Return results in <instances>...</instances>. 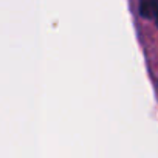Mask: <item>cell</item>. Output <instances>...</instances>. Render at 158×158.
I'll return each instance as SVG.
<instances>
[{"mask_svg":"<svg viewBox=\"0 0 158 158\" xmlns=\"http://www.w3.org/2000/svg\"><path fill=\"white\" fill-rule=\"evenodd\" d=\"M138 13L143 19L152 20L158 27V0H139Z\"/></svg>","mask_w":158,"mask_h":158,"instance_id":"1","label":"cell"}]
</instances>
